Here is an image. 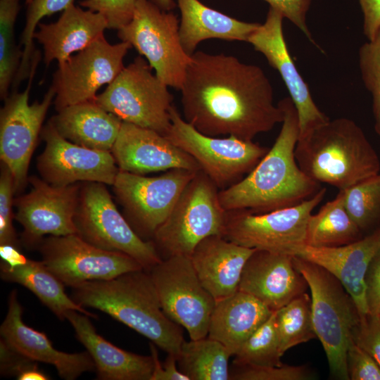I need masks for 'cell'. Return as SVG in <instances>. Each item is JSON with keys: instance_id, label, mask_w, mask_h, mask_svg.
Masks as SVG:
<instances>
[{"instance_id": "40", "label": "cell", "mask_w": 380, "mask_h": 380, "mask_svg": "<svg viewBox=\"0 0 380 380\" xmlns=\"http://www.w3.org/2000/svg\"><path fill=\"white\" fill-rule=\"evenodd\" d=\"M15 192L13 177L9 168L1 162L0 175V245L8 244L20 249L13 225V194Z\"/></svg>"}, {"instance_id": "23", "label": "cell", "mask_w": 380, "mask_h": 380, "mask_svg": "<svg viewBox=\"0 0 380 380\" xmlns=\"http://www.w3.org/2000/svg\"><path fill=\"white\" fill-rule=\"evenodd\" d=\"M16 290L8 297V312L0 327V334L11 348L36 361L54 366L59 376L74 380L84 372H96L95 363L87 351L68 353L56 349L46 335L26 325Z\"/></svg>"}, {"instance_id": "3", "label": "cell", "mask_w": 380, "mask_h": 380, "mask_svg": "<svg viewBox=\"0 0 380 380\" xmlns=\"http://www.w3.org/2000/svg\"><path fill=\"white\" fill-rule=\"evenodd\" d=\"M72 289L81 306L102 311L177 357L184 341L182 327L162 310L149 272L140 270L106 280H92Z\"/></svg>"}, {"instance_id": "33", "label": "cell", "mask_w": 380, "mask_h": 380, "mask_svg": "<svg viewBox=\"0 0 380 380\" xmlns=\"http://www.w3.org/2000/svg\"><path fill=\"white\" fill-rule=\"evenodd\" d=\"M281 355L290 348L317 338L312 319L311 298L303 293L275 310Z\"/></svg>"}, {"instance_id": "21", "label": "cell", "mask_w": 380, "mask_h": 380, "mask_svg": "<svg viewBox=\"0 0 380 380\" xmlns=\"http://www.w3.org/2000/svg\"><path fill=\"white\" fill-rule=\"evenodd\" d=\"M380 250V228L349 244L336 247L303 246L297 255L334 276L352 298L360 317L369 314L366 274Z\"/></svg>"}, {"instance_id": "29", "label": "cell", "mask_w": 380, "mask_h": 380, "mask_svg": "<svg viewBox=\"0 0 380 380\" xmlns=\"http://www.w3.org/2000/svg\"><path fill=\"white\" fill-rule=\"evenodd\" d=\"M181 18L179 33L185 52L191 56L203 40L220 39L248 42L260 23H247L230 17L203 4L199 0H177Z\"/></svg>"}, {"instance_id": "27", "label": "cell", "mask_w": 380, "mask_h": 380, "mask_svg": "<svg viewBox=\"0 0 380 380\" xmlns=\"http://www.w3.org/2000/svg\"><path fill=\"white\" fill-rule=\"evenodd\" d=\"M49 122L65 139L99 151H110L122 121L99 106L95 101L66 106Z\"/></svg>"}, {"instance_id": "8", "label": "cell", "mask_w": 380, "mask_h": 380, "mask_svg": "<svg viewBox=\"0 0 380 380\" xmlns=\"http://www.w3.org/2000/svg\"><path fill=\"white\" fill-rule=\"evenodd\" d=\"M75 224L77 234L84 241L127 254L147 272L162 260L153 241L141 238L118 211L105 184L81 185Z\"/></svg>"}, {"instance_id": "26", "label": "cell", "mask_w": 380, "mask_h": 380, "mask_svg": "<svg viewBox=\"0 0 380 380\" xmlns=\"http://www.w3.org/2000/svg\"><path fill=\"white\" fill-rule=\"evenodd\" d=\"M37 27L34 39L43 47L46 65L53 61L61 63L72 53L83 50L103 36L105 30L108 28L101 14L74 4L63 11L57 21L39 23Z\"/></svg>"}, {"instance_id": "39", "label": "cell", "mask_w": 380, "mask_h": 380, "mask_svg": "<svg viewBox=\"0 0 380 380\" xmlns=\"http://www.w3.org/2000/svg\"><path fill=\"white\" fill-rule=\"evenodd\" d=\"M313 372L305 365L265 366L232 364L229 379L233 380H308Z\"/></svg>"}, {"instance_id": "6", "label": "cell", "mask_w": 380, "mask_h": 380, "mask_svg": "<svg viewBox=\"0 0 380 380\" xmlns=\"http://www.w3.org/2000/svg\"><path fill=\"white\" fill-rule=\"evenodd\" d=\"M217 189L202 170L187 184L153 237L162 259L173 255L190 257L205 238L222 236L226 211L220 204Z\"/></svg>"}, {"instance_id": "15", "label": "cell", "mask_w": 380, "mask_h": 380, "mask_svg": "<svg viewBox=\"0 0 380 380\" xmlns=\"http://www.w3.org/2000/svg\"><path fill=\"white\" fill-rule=\"evenodd\" d=\"M37 248L47 269L71 288L88 281L110 279L144 270L127 254L96 247L77 234L49 236Z\"/></svg>"}, {"instance_id": "30", "label": "cell", "mask_w": 380, "mask_h": 380, "mask_svg": "<svg viewBox=\"0 0 380 380\" xmlns=\"http://www.w3.org/2000/svg\"><path fill=\"white\" fill-rule=\"evenodd\" d=\"M0 275L4 281L17 283L28 289L61 320L65 319L66 314L70 310L98 318L96 314L86 310L65 293V285L42 261L29 259L25 264L15 267H10L1 261Z\"/></svg>"}, {"instance_id": "42", "label": "cell", "mask_w": 380, "mask_h": 380, "mask_svg": "<svg viewBox=\"0 0 380 380\" xmlns=\"http://www.w3.org/2000/svg\"><path fill=\"white\" fill-rule=\"evenodd\" d=\"M80 6L99 13L110 29L120 30L133 18L136 0H82Z\"/></svg>"}, {"instance_id": "4", "label": "cell", "mask_w": 380, "mask_h": 380, "mask_svg": "<svg viewBox=\"0 0 380 380\" xmlns=\"http://www.w3.org/2000/svg\"><path fill=\"white\" fill-rule=\"evenodd\" d=\"M294 153L305 175L339 191L380 172L376 151L362 128L347 118L329 119L299 137Z\"/></svg>"}, {"instance_id": "1", "label": "cell", "mask_w": 380, "mask_h": 380, "mask_svg": "<svg viewBox=\"0 0 380 380\" xmlns=\"http://www.w3.org/2000/svg\"><path fill=\"white\" fill-rule=\"evenodd\" d=\"M180 91L184 119L208 136L253 141L284 120L263 70L233 56L195 51Z\"/></svg>"}, {"instance_id": "32", "label": "cell", "mask_w": 380, "mask_h": 380, "mask_svg": "<svg viewBox=\"0 0 380 380\" xmlns=\"http://www.w3.org/2000/svg\"><path fill=\"white\" fill-rule=\"evenodd\" d=\"M227 348L208 336L189 341H184L177 356L181 372L189 380L229 379Z\"/></svg>"}, {"instance_id": "45", "label": "cell", "mask_w": 380, "mask_h": 380, "mask_svg": "<svg viewBox=\"0 0 380 380\" xmlns=\"http://www.w3.org/2000/svg\"><path fill=\"white\" fill-rule=\"evenodd\" d=\"M264 1L270 4V7L279 11L284 18L290 20L311 42L315 43L306 23V15L312 0Z\"/></svg>"}, {"instance_id": "16", "label": "cell", "mask_w": 380, "mask_h": 380, "mask_svg": "<svg viewBox=\"0 0 380 380\" xmlns=\"http://www.w3.org/2000/svg\"><path fill=\"white\" fill-rule=\"evenodd\" d=\"M131 48L125 42L110 44L103 35L58 63L52 84L56 110L94 101L99 89L111 83L122 70L124 58Z\"/></svg>"}, {"instance_id": "46", "label": "cell", "mask_w": 380, "mask_h": 380, "mask_svg": "<svg viewBox=\"0 0 380 380\" xmlns=\"http://www.w3.org/2000/svg\"><path fill=\"white\" fill-rule=\"evenodd\" d=\"M369 314L380 315V250L373 258L366 274Z\"/></svg>"}, {"instance_id": "28", "label": "cell", "mask_w": 380, "mask_h": 380, "mask_svg": "<svg viewBox=\"0 0 380 380\" xmlns=\"http://www.w3.org/2000/svg\"><path fill=\"white\" fill-rule=\"evenodd\" d=\"M273 312L253 296L238 290L216 300L208 336L222 343L231 355L234 356Z\"/></svg>"}, {"instance_id": "22", "label": "cell", "mask_w": 380, "mask_h": 380, "mask_svg": "<svg viewBox=\"0 0 380 380\" xmlns=\"http://www.w3.org/2000/svg\"><path fill=\"white\" fill-rule=\"evenodd\" d=\"M308 287L293 255L255 249L244 265L239 291L275 311L306 292Z\"/></svg>"}, {"instance_id": "5", "label": "cell", "mask_w": 380, "mask_h": 380, "mask_svg": "<svg viewBox=\"0 0 380 380\" xmlns=\"http://www.w3.org/2000/svg\"><path fill=\"white\" fill-rule=\"evenodd\" d=\"M296 269L310 291L312 323L320 341L332 377L350 379L347 351L360 321L356 306L341 282L322 267L293 256Z\"/></svg>"}, {"instance_id": "24", "label": "cell", "mask_w": 380, "mask_h": 380, "mask_svg": "<svg viewBox=\"0 0 380 380\" xmlns=\"http://www.w3.org/2000/svg\"><path fill=\"white\" fill-rule=\"evenodd\" d=\"M255 250L211 235L198 243L190 258L201 283L218 300L239 290L244 265Z\"/></svg>"}, {"instance_id": "49", "label": "cell", "mask_w": 380, "mask_h": 380, "mask_svg": "<svg viewBox=\"0 0 380 380\" xmlns=\"http://www.w3.org/2000/svg\"><path fill=\"white\" fill-rule=\"evenodd\" d=\"M0 256L1 261L10 267H15L25 264L28 261L20 248L8 244L0 245Z\"/></svg>"}, {"instance_id": "41", "label": "cell", "mask_w": 380, "mask_h": 380, "mask_svg": "<svg viewBox=\"0 0 380 380\" xmlns=\"http://www.w3.org/2000/svg\"><path fill=\"white\" fill-rule=\"evenodd\" d=\"M0 368L4 376H14L18 380H49L37 362L11 348L3 338L0 341Z\"/></svg>"}, {"instance_id": "2", "label": "cell", "mask_w": 380, "mask_h": 380, "mask_svg": "<svg viewBox=\"0 0 380 380\" xmlns=\"http://www.w3.org/2000/svg\"><path fill=\"white\" fill-rule=\"evenodd\" d=\"M284 111L281 129L272 147L236 184L219 191L225 211L246 209L255 213L289 208L314 196L320 183L305 175L295 158L299 137L296 108L290 97L278 103Z\"/></svg>"}, {"instance_id": "18", "label": "cell", "mask_w": 380, "mask_h": 380, "mask_svg": "<svg viewBox=\"0 0 380 380\" xmlns=\"http://www.w3.org/2000/svg\"><path fill=\"white\" fill-rule=\"evenodd\" d=\"M41 136L46 144L37 167L44 180L54 186L79 182L113 185L120 170L110 151L74 144L60 135L49 121Z\"/></svg>"}, {"instance_id": "47", "label": "cell", "mask_w": 380, "mask_h": 380, "mask_svg": "<svg viewBox=\"0 0 380 380\" xmlns=\"http://www.w3.org/2000/svg\"><path fill=\"white\" fill-rule=\"evenodd\" d=\"M151 353L153 359L154 367L151 380H189L185 374L180 372L177 366V357L167 354V357L162 365L159 360L156 345L150 343Z\"/></svg>"}, {"instance_id": "12", "label": "cell", "mask_w": 380, "mask_h": 380, "mask_svg": "<svg viewBox=\"0 0 380 380\" xmlns=\"http://www.w3.org/2000/svg\"><path fill=\"white\" fill-rule=\"evenodd\" d=\"M197 172L176 168L156 177L118 172L113 185L114 193L126 220L141 238L153 239Z\"/></svg>"}, {"instance_id": "44", "label": "cell", "mask_w": 380, "mask_h": 380, "mask_svg": "<svg viewBox=\"0 0 380 380\" xmlns=\"http://www.w3.org/2000/svg\"><path fill=\"white\" fill-rule=\"evenodd\" d=\"M353 339L367 352L380 367V319L379 316L367 315L360 317L353 330Z\"/></svg>"}, {"instance_id": "48", "label": "cell", "mask_w": 380, "mask_h": 380, "mask_svg": "<svg viewBox=\"0 0 380 380\" xmlns=\"http://www.w3.org/2000/svg\"><path fill=\"white\" fill-rule=\"evenodd\" d=\"M363 15V33L367 40L380 29V0H358Z\"/></svg>"}, {"instance_id": "14", "label": "cell", "mask_w": 380, "mask_h": 380, "mask_svg": "<svg viewBox=\"0 0 380 380\" xmlns=\"http://www.w3.org/2000/svg\"><path fill=\"white\" fill-rule=\"evenodd\" d=\"M149 273L166 316L184 327L190 339L208 336L216 300L201 283L190 257L162 259Z\"/></svg>"}, {"instance_id": "36", "label": "cell", "mask_w": 380, "mask_h": 380, "mask_svg": "<svg viewBox=\"0 0 380 380\" xmlns=\"http://www.w3.org/2000/svg\"><path fill=\"white\" fill-rule=\"evenodd\" d=\"M234 363L265 366H281L276 327L275 311L243 343L234 355Z\"/></svg>"}, {"instance_id": "20", "label": "cell", "mask_w": 380, "mask_h": 380, "mask_svg": "<svg viewBox=\"0 0 380 380\" xmlns=\"http://www.w3.org/2000/svg\"><path fill=\"white\" fill-rule=\"evenodd\" d=\"M111 153L120 171L144 175L180 168L201 170L196 160L165 136L122 122Z\"/></svg>"}, {"instance_id": "43", "label": "cell", "mask_w": 380, "mask_h": 380, "mask_svg": "<svg viewBox=\"0 0 380 380\" xmlns=\"http://www.w3.org/2000/svg\"><path fill=\"white\" fill-rule=\"evenodd\" d=\"M346 360L350 379L380 380V367L353 338L348 346Z\"/></svg>"}, {"instance_id": "7", "label": "cell", "mask_w": 380, "mask_h": 380, "mask_svg": "<svg viewBox=\"0 0 380 380\" xmlns=\"http://www.w3.org/2000/svg\"><path fill=\"white\" fill-rule=\"evenodd\" d=\"M152 70L146 60L137 57L94 101L122 122L165 136L171 127L173 96Z\"/></svg>"}, {"instance_id": "34", "label": "cell", "mask_w": 380, "mask_h": 380, "mask_svg": "<svg viewBox=\"0 0 380 380\" xmlns=\"http://www.w3.org/2000/svg\"><path fill=\"white\" fill-rule=\"evenodd\" d=\"M20 10V0H0V96L3 100L8 96L23 57L15 38Z\"/></svg>"}, {"instance_id": "50", "label": "cell", "mask_w": 380, "mask_h": 380, "mask_svg": "<svg viewBox=\"0 0 380 380\" xmlns=\"http://www.w3.org/2000/svg\"><path fill=\"white\" fill-rule=\"evenodd\" d=\"M158 8L163 11H171L174 9L177 4L174 0H149Z\"/></svg>"}, {"instance_id": "38", "label": "cell", "mask_w": 380, "mask_h": 380, "mask_svg": "<svg viewBox=\"0 0 380 380\" xmlns=\"http://www.w3.org/2000/svg\"><path fill=\"white\" fill-rule=\"evenodd\" d=\"M358 64L363 84L372 98L374 130L380 137V29L359 49Z\"/></svg>"}, {"instance_id": "17", "label": "cell", "mask_w": 380, "mask_h": 380, "mask_svg": "<svg viewBox=\"0 0 380 380\" xmlns=\"http://www.w3.org/2000/svg\"><path fill=\"white\" fill-rule=\"evenodd\" d=\"M31 190L14 199L15 220L23 226V243L37 247L44 236L77 234L75 224L81 185L54 186L31 177Z\"/></svg>"}, {"instance_id": "11", "label": "cell", "mask_w": 380, "mask_h": 380, "mask_svg": "<svg viewBox=\"0 0 380 380\" xmlns=\"http://www.w3.org/2000/svg\"><path fill=\"white\" fill-rule=\"evenodd\" d=\"M171 127L165 137L192 156L218 189H224L248 174L269 149L234 136L202 134L187 122L176 107L170 108Z\"/></svg>"}, {"instance_id": "31", "label": "cell", "mask_w": 380, "mask_h": 380, "mask_svg": "<svg viewBox=\"0 0 380 380\" xmlns=\"http://www.w3.org/2000/svg\"><path fill=\"white\" fill-rule=\"evenodd\" d=\"M362 232L345 205L343 190L334 199L323 205L309 217L305 245L313 247H336L362 238Z\"/></svg>"}, {"instance_id": "52", "label": "cell", "mask_w": 380, "mask_h": 380, "mask_svg": "<svg viewBox=\"0 0 380 380\" xmlns=\"http://www.w3.org/2000/svg\"><path fill=\"white\" fill-rule=\"evenodd\" d=\"M379 319H380V315H379Z\"/></svg>"}, {"instance_id": "19", "label": "cell", "mask_w": 380, "mask_h": 380, "mask_svg": "<svg viewBox=\"0 0 380 380\" xmlns=\"http://www.w3.org/2000/svg\"><path fill=\"white\" fill-rule=\"evenodd\" d=\"M284 18L279 11L270 7L265 21L249 36L247 42L279 73L296 108L299 137H302L329 118L315 104L290 55L283 33Z\"/></svg>"}, {"instance_id": "9", "label": "cell", "mask_w": 380, "mask_h": 380, "mask_svg": "<svg viewBox=\"0 0 380 380\" xmlns=\"http://www.w3.org/2000/svg\"><path fill=\"white\" fill-rule=\"evenodd\" d=\"M326 192L321 188L298 205L268 213L226 211L222 236L247 248L295 256L305 245L309 217Z\"/></svg>"}, {"instance_id": "25", "label": "cell", "mask_w": 380, "mask_h": 380, "mask_svg": "<svg viewBox=\"0 0 380 380\" xmlns=\"http://www.w3.org/2000/svg\"><path fill=\"white\" fill-rule=\"evenodd\" d=\"M65 319L76 338L92 357L99 380H151L154 363L152 356L124 350L97 334L89 317L70 310Z\"/></svg>"}, {"instance_id": "10", "label": "cell", "mask_w": 380, "mask_h": 380, "mask_svg": "<svg viewBox=\"0 0 380 380\" xmlns=\"http://www.w3.org/2000/svg\"><path fill=\"white\" fill-rule=\"evenodd\" d=\"M179 27L172 11L149 0H136L132 19L118 30V36L145 57L160 80L180 90L191 56L182 47Z\"/></svg>"}, {"instance_id": "37", "label": "cell", "mask_w": 380, "mask_h": 380, "mask_svg": "<svg viewBox=\"0 0 380 380\" xmlns=\"http://www.w3.org/2000/svg\"><path fill=\"white\" fill-rule=\"evenodd\" d=\"M74 0H32L27 5L25 24L20 46H23L21 63L13 83V88L28 78L32 62L37 50L34 46V34L39 21L45 16L64 11L73 4Z\"/></svg>"}, {"instance_id": "13", "label": "cell", "mask_w": 380, "mask_h": 380, "mask_svg": "<svg viewBox=\"0 0 380 380\" xmlns=\"http://www.w3.org/2000/svg\"><path fill=\"white\" fill-rule=\"evenodd\" d=\"M41 54L37 51L28 77L27 88L22 92L13 91L4 101L0 112V158L11 170L15 192L26 185L30 162L48 110L56 96L51 86L42 101L29 103L32 80Z\"/></svg>"}, {"instance_id": "51", "label": "cell", "mask_w": 380, "mask_h": 380, "mask_svg": "<svg viewBox=\"0 0 380 380\" xmlns=\"http://www.w3.org/2000/svg\"><path fill=\"white\" fill-rule=\"evenodd\" d=\"M32 0H25V4L27 5Z\"/></svg>"}, {"instance_id": "35", "label": "cell", "mask_w": 380, "mask_h": 380, "mask_svg": "<svg viewBox=\"0 0 380 380\" xmlns=\"http://www.w3.org/2000/svg\"><path fill=\"white\" fill-rule=\"evenodd\" d=\"M343 192L347 211L361 232L380 224V172Z\"/></svg>"}]
</instances>
